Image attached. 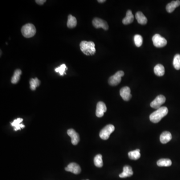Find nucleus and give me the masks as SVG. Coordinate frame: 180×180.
Instances as JSON below:
<instances>
[{"label":"nucleus","instance_id":"obj_1","mask_svg":"<svg viewBox=\"0 0 180 180\" xmlns=\"http://www.w3.org/2000/svg\"><path fill=\"white\" fill-rule=\"evenodd\" d=\"M168 113V109L166 107H161L150 115V120L154 123H159L162 118Z\"/></svg>","mask_w":180,"mask_h":180},{"label":"nucleus","instance_id":"obj_2","mask_svg":"<svg viewBox=\"0 0 180 180\" xmlns=\"http://www.w3.org/2000/svg\"><path fill=\"white\" fill-rule=\"evenodd\" d=\"M80 47L82 52L87 56H91L95 54V44L93 42L82 41Z\"/></svg>","mask_w":180,"mask_h":180},{"label":"nucleus","instance_id":"obj_3","mask_svg":"<svg viewBox=\"0 0 180 180\" xmlns=\"http://www.w3.org/2000/svg\"><path fill=\"white\" fill-rule=\"evenodd\" d=\"M21 32L24 37L29 38L33 37L36 34V28L32 24H27L22 26Z\"/></svg>","mask_w":180,"mask_h":180},{"label":"nucleus","instance_id":"obj_4","mask_svg":"<svg viewBox=\"0 0 180 180\" xmlns=\"http://www.w3.org/2000/svg\"><path fill=\"white\" fill-rule=\"evenodd\" d=\"M124 76V72L122 71L117 72L115 74L109 78L108 82L111 86H115L120 83L122 77Z\"/></svg>","mask_w":180,"mask_h":180},{"label":"nucleus","instance_id":"obj_5","mask_svg":"<svg viewBox=\"0 0 180 180\" xmlns=\"http://www.w3.org/2000/svg\"><path fill=\"white\" fill-rule=\"evenodd\" d=\"M115 130V127L112 125H108L104 128L100 133V137L101 139L106 140L109 139L110 135Z\"/></svg>","mask_w":180,"mask_h":180},{"label":"nucleus","instance_id":"obj_6","mask_svg":"<svg viewBox=\"0 0 180 180\" xmlns=\"http://www.w3.org/2000/svg\"><path fill=\"white\" fill-rule=\"evenodd\" d=\"M152 41L154 46L157 48H162L167 44V40L165 38L158 34L153 37Z\"/></svg>","mask_w":180,"mask_h":180},{"label":"nucleus","instance_id":"obj_7","mask_svg":"<svg viewBox=\"0 0 180 180\" xmlns=\"http://www.w3.org/2000/svg\"><path fill=\"white\" fill-rule=\"evenodd\" d=\"M166 102V98L164 96L160 95L158 96L156 98H155L154 101L151 102L150 106L151 107L154 109H158L161 107L162 105L165 103Z\"/></svg>","mask_w":180,"mask_h":180},{"label":"nucleus","instance_id":"obj_8","mask_svg":"<svg viewBox=\"0 0 180 180\" xmlns=\"http://www.w3.org/2000/svg\"><path fill=\"white\" fill-rule=\"evenodd\" d=\"M93 25L94 27L97 29L102 28L105 30H108L109 29V26L107 22L100 18H95L93 20Z\"/></svg>","mask_w":180,"mask_h":180},{"label":"nucleus","instance_id":"obj_9","mask_svg":"<svg viewBox=\"0 0 180 180\" xmlns=\"http://www.w3.org/2000/svg\"><path fill=\"white\" fill-rule=\"evenodd\" d=\"M107 111V107L103 102H99L97 104L96 115L99 118L103 116L104 113Z\"/></svg>","mask_w":180,"mask_h":180},{"label":"nucleus","instance_id":"obj_10","mask_svg":"<svg viewBox=\"0 0 180 180\" xmlns=\"http://www.w3.org/2000/svg\"><path fill=\"white\" fill-rule=\"evenodd\" d=\"M121 96L124 101H128L132 97L131 94V89L129 87L126 86L122 88L120 91Z\"/></svg>","mask_w":180,"mask_h":180},{"label":"nucleus","instance_id":"obj_11","mask_svg":"<svg viewBox=\"0 0 180 180\" xmlns=\"http://www.w3.org/2000/svg\"><path fill=\"white\" fill-rule=\"evenodd\" d=\"M67 134L71 138V142L74 145H76L78 144L80 141L78 133H77L74 129H71L68 130Z\"/></svg>","mask_w":180,"mask_h":180},{"label":"nucleus","instance_id":"obj_12","mask_svg":"<svg viewBox=\"0 0 180 180\" xmlns=\"http://www.w3.org/2000/svg\"><path fill=\"white\" fill-rule=\"evenodd\" d=\"M65 170L67 172H70L75 174H79L81 172V169L78 164L75 163H71L68 165L66 168H65Z\"/></svg>","mask_w":180,"mask_h":180},{"label":"nucleus","instance_id":"obj_13","mask_svg":"<svg viewBox=\"0 0 180 180\" xmlns=\"http://www.w3.org/2000/svg\"><path fill=\"white\" fill-rule=\"evenodd\" d=\"M133 175V171L131 167L129 166H125L123 168V172L119 175V177L122 178L131 177Z\"/></svg>","mask_w":180,"mask_h":180},{"label":"nucleus","instance_id":"obj_14","mask_svg":"<svg viewBox=\"0 0 180 180\" xmlns=\"http://www.w3.org/2000/svg\"><path fill=\"white\" fill-rule=\"evenodd\" d=\"M160 141L162 144H166L168 143L172 138L171 133L169 132L165 131L162 133L160 136Z\"/></svg>","mask_w":180,"mask_h":180},{"label":"nucleus","instance_id":"obj_15","mask_svg":"<svg viewBox=\"0 0 180 180\" xmlns=\"http://www.w3.org/2000/svg\"><path fill=\"white\" fill-rule=\"evenodd\" d=\"M135 17H136V19L137 20L139 24L143 25H144L147 24L148 20L142 12H137L136 15H135Z\"/></svg>","mask_w":180,"mask_h":180},{"label":"nucleus","instance_id":"obj_16","mask_svg":"<svg viewBox=\"0 0 180 180\" xmlns=\"http://www.w3.org/2000/svg\"><path fill=\"white\" fill-rule=\"evenodd\" d=\"M23 119L22 118H18L17 119L14 120L13 122L11 123V125L14 128L15 131H16L17 130H21V129L25 128V125L21 123Z\"/></svg>","mask_w":180,"mask_h":180},{"label":"nucleus","instance_id":"obj_17","mask_svg":"<svg viewBox=\"0 0 180 180\" xmlns=\"http://www.w3.org/2000/svg\"><path fill=\"white\" fill-rule=\"evenodd\" d=\"M180 1H173L169 3L166 6V10L170 13H172L176 8L180 6Z\"/></svg>","mask_w":180,"mask_h":180},{"label":"nucleus","instance_id":"obj_18","mask_svg":"<svg viewBox=\"0 0 180 180\" xmlns=\"http://www.w3.org/2000/svg\"><path fill=\"white\" fill-rule=\"evenodd\" d=\"M134 16L131 10H128L126 13V16L124 18L122 22L124 25H129L133 22Z\"/></svg>","mask_w":180,"mask_h":180},{"label":"nucleus","instance_id":"obj_19","mask_svg":"<svg viewBox=\"0 0 180 180\" xmlns=\"http://www.w3.org/2000/svg\"><path fill=\"white\" fill-rule=\"evenodd\" d=\"M154 73L158 76H163L165 74V68L161 64H158L154 67Z\"/></svg>","mask_w":180,"mask_h":180},{"label":"nucleus","instance_id":"obj_20","mask_svg":"<svg viewBox=\"0 0 180 180\" xmlns=\"http://www.w3.org/2000/svg\"><path fill=\"white\" fill-rule=\"evenodd\" d=\"M77 19L72 15H70L68 18L67 26L69 28H75L77 26Z\"/></svg>","mask_w":180,"mask_h":180},{"label":"nucleus","instance_id":"obj_21","mask_svg":"<svg viewBox=\"0 0 180 180\" xmlns=\"http://www.w3.org/2000/svg\"><path fill=\"white\" fill-rule=\"evenodd\" d=\"M157 164L159 167H169L172 165V161L169 159H161L158 161Z\"/></svg>","mask_w":180,"mask_h":180},{"label":"nucleus","instance_id":"obj_22","mask_svg":"<svg viewBox=\"0 0 180 180\" xmlns=\"http://www.w3.org/2000/svg\"><path fill=\"white\" fill-rule=\"evenodd\" d=\"M129 157L131 160H136L139 159L141 157L140 150L139 149L131 151L128 153Z\"/></svg>","mask_w":180,"mask_h":180},{"label":"nucleus","instance_id":"obj_23","mask_svg":"<svg viewBox=\"0 0 180 180\" xmlns=\"http://www.w3.org/2000/svg\"><path fill=\"white\" fill-rule=\"evenodd\" d=\"M22 74V71L20 69H17L14 72V75L11 79V83L14 84L17 83L20 79V76Z\"/></svg>","mask_w":180,"mask_h":180},{"label":"nucleus","instance_id":"obj_24","mask_svg":"<svg viewBox=\"0 0 180 180\" xmlns=\"http://www.w3.org/2000/svg\"><path fill=\"white\" fill-rule=\"evenodd\" d=\"M94 164L96 167L101 168L103 166V162L102 159V156L101 154L96 155L94 158Z\"/></svg>","mask_w":180,"mask_h":180},{"label":"nucleus","instance_id":"obj_25","mask_svg":"<svg viewBox=\"0 0 180 180\" xmlns=\"http://www.w3.org/2000/svg\"><path fill=\"white\" fill-rule=\"evenodd\" d=\"M30 88L33 91L36 90V88L39 86L40 84V81L38 79L36 78L31 79L30 81Z\"/></svg>","mask_w":180,"mask_h":180},{"label":"nucleus","instance_id":"obj_26","mask_svg":"<svg viewBox=\"0 0 180 180\" xmlns=\"http://www.w3.org/2000/svg\"><path fill=\"white\" fill-rule=\"evenodd\" d=\"M68 68L67 67L66 65L65 64H62L60 67L56 68L55 69V71L57 73H59L61 76H64V74H66V70H67Z\"/></svg>","mask_w":180,"mask_h":180},{"label":"nucleus","instance_id":"obj_27","mask_svg":"<svg viewBox=\"0 0 180 180\" xmlns=\"http://www.w3.org/2000/svg\"><path fill=\"white\" fill-rule=\"evenodd\" d=\"M173 66L177 70L180 69V55L176 54L174 58Z\"/></svg>","mask_w":180,"mask_h":180},{"label":"nucleus","instance_id":"obj_28","mask_svg":"<svg viewBox=\"0 0 180 180\" xmlns=\"http://www.w3.org/2000/svg\"><path fill=\"white\" fill-rule=\"evenodd\" d=\"M143 38L140 35H136L134 36V42L137 47H140L143 44Z\"/></svg>","mask_w":180,"mask_h":180},{"label":"nucleus","instance_id":"obj_29","mask_svg":"<svg viewBox=\"0 0 180 180\" xmlns=\"http://www.w3.org/2000/svg\"><path fill=\"white\" fill-rule=\"evenodd\" d=\"M46 2V0H36V2L40 5H42Z\"/></svg>","mask_w":180,"mask_h":180},{"label":"nucleus","instance_id":"obj_30","mask_svg":"<svg viewBox=\"0 0 180 180\" xmlns=\"http://www.w3.org/2000/svg\"><path fill=\"white\" fill-rule=\"evenodd\" d=\"M98 2L99 3H104V2H106V1L105 0H99V1H98Z\"/></svg>","mask_w":180,"mask_h":180},{"label":"nucleus","instance_id":"obj_31","mask_svg":"<svg viewBox=\"0 0 180 180\" xmlns=\"http://www.w3.org/2000/svg\"></svg>","mask_w":180,"mask_h":180}]
</instances>
